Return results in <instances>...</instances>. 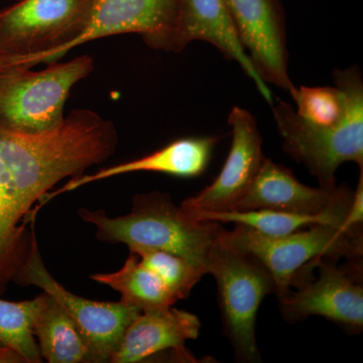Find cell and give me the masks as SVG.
<instances>
[{
    "label": "cell",
    "instance_id": "obj_1",
    "mask_svg": "<svg viewBox=\"0 0 363 363\" xmlns=\"http://www.w3.org/2000/svg\"><path fill=\"white\" fill-rule=\"evenodd\" d=\"M111 121L76 109L57 130L28 135L0 130V294L30 253L33 222L45 194L116 152Z\"/></svg>",
    "mask_w": 363,
    "mask_h": 363
},
{
    "label": "cell",
    "instance_id": "obj_2",
    "mask_svg": "<svg viewBox=\"0 0 363 363\" xmlns=\"http://www.w3.org/2000/svg\"><path fill=\"white\" fill-rule=\"evenodd\" d=\"M130 213L111 218L104 210L81 208L82 220L96 228L98 240L180 255L207 274L208 259L220 240L221 223L199 220L174 204L169 195L150 192L136 196Z\"/></svg>",
    "mask_w": 363,
    "mask_h": 363
},
{
    "label": "cell",
    "instance_id": "obj_3",
    "mask_svg": "<svg viewBox=\"0 0 363 363\" xmlns=\"http://www.w3.org/2000/svg\"><path fill=\"white\" fill-rule=\"evenodd\" d=\"M91 0H18L0 11L1 68H32L63 58L82 35Z\"/></svg>",
    "mask_w": 363,
    "mask_h": 363
},
{
    "label": "cell",
    "instance_id": "obj_4",
    "mask_svg": "<svg viewBox=\"0 0 363 363\" xmlns=\"http://www.w3.org/2000/svg\"><path fill=\"white\" fill-rule=\"evenodd\" d=\"M92 57L49 64L43 71L21 66L0 68V130L44 135L57 130L66 116L72 88L92 73Z\"/></svg>",
    "mask_w": 363,
    "mask_h": 363
},
{
    "label": "cell",
    "instance_id": "obj_5",
    "mask_svg": "<svg viewBox=\"0 0 363 363\" xmlns=\"http://www.w3.org/2000/svg\"><path fill=\"white\" fill-rule=\"evenodd\" d=\"M207 274L216 279L223 333L236 360L262 362L255 326L262 301L269 294L276 295L271 274L259 260L227 245L221 238L210 252Z\"/></svg>",
    "mask_w": 363,
    "mask_h": 363
},
{
    "label": "cell",
    "instance_id": "obj_6",
    "mask_svg": "<svg viewBox=\"0 0 363 363\" xmlns=\"http://www.w3.org/2000/svg\"><path fill=\"white\" fill-rule=\"evenodd\" d=\"M221 240L266 267L276 284L277 296L286 291L297 272L313 260L359 259L363 253L362 233L333 224H317L281 236L264 235L235 224L233 230L224 229Z\"/></svg>",
    "mask_w": 363,
    "mask_h": 363
},
{
    "label": "cell",
    "instance_id": "obj_7",
    "mask_svg": "<svg viewBox=\"0 0 363 363\" xmlns=\"http://www.w3.org/2000/svg\"><path fill=\"white\" fill-rule=\"evenodd\" d=\"M320 257L294 276L290 286L279 294V307L286 321H305L321 316L346 330L360 333L363 328L362 260Z\"/></svg>",
    "mask_w": 363,
    "mask_h": 363
},
{
    "label": "cell",
    "instance_id": "obj_8",
    "mask_svg": "<svg viewBox=\"0 0 363 363\" xmlns=\"http://www.w3.org/2000/svg\"><path fill=\"white\" fill-rule=\"evenodd\" d=\"M272 111L284 150L305 164L322 187L336 185L335 173L343 162H355L362 171L363 94L353 100L341 123L330 126L308 123L284 101L272 107Z\"/></svg>",
    "mask_w": 363,
    "mask_h": 363
},
{
    "label": "cell",
    "instance_id": "obj_9",
    "mask_svg": "<svg viewBox=\"0 0 363 363\" xmlns=\"http://www.w3.org/2000/svg\"><path fill=\"white\" fill-rule=\"evenodd\" d=\"M13 281L35 286L52 296L67 312L89 344L94 362H109L128 327L140 311L123 302H96L69 292L48 272L35 231L30 253Z\"/></svg>",
    "mask_w": 363,
    "mask_h": 363
},
{
    "label": "cell",
    "instance_id": "obj_10",
    "mask_svg": "<svg viewBox=\"0 0 363 363\" xmlns=\"http://www.w3.org/2000/svg\"><path fill=\"white\" fill-rule=\"evenodd\" d=\"M233 128L230 150L211 185L181 204L188 213L230 211L252 186L264 162L262 138L250 111L234 107L228 117Z\"/></svg>",
    "mask_w": 363,
    "mask_h": 363
},
{
    "label": "cell",
    "instance_id": "obj_11",
    "mask_svg": "<svg viewBox=\"0 0 363 363\" xmlns=\"http://www.w3.org/2000/svg\"><path fill=\"white\" fill-rule=\"evenodd\" d=\"M241 45L266 83L292 94L288 72L286 21L279 0H224Z\"/></svg>",
    "mask_w": 363,
    "mask_h": 363
},
{
    "label": "cell",
    "instance_id": "obj_12",
    "mask_svg": "<svg viewBox=\"0 0 363 363\" xmlns=\"http://www.w3.org/2000/svg\"><path fill=\"white\" fill-rule=\"evenodd\" d=\"M353 193L344 187H309L291 169L264 157L247 192L233 210H272L286 213L318 215L350 209Z\"/></svg>",
    "mask_w": 363,
    "mask_h": 363
},
{
    "label": "cell",
    "instance_id": "obj_13",
    "mask_svg": "<svg viewBox=\"0 0 363 363\" xmlns=\"http://www.w3.org/2000/svg\"><path fill=\"white\" fill-rule=\"evenodd\" d=\"M196 40L210 43L225 58L240 64L260 95L267 104L274 105V95L241 45L224 0H180L175 25L162 51L182 52Z\"/></svg>",
    "mask_w": 363,
    "mask_h": 363
},
{
    "label": "cell",
    "instance_id": "obj_14",
    "mask_svg": "<svg viewBox=\"0 0 363 363\" xmlns=\"http://www.w3.org/2000/svg\"><path fill=\"white\" fill-rule=\"evenodd\" d=\"M180 0H91L89 18L72 49L111 35L138 33L162 50L176 23Z\"/></svg>",
    "mask_w": 363,
    "mask_h": 363
},
{
    "label": "cell",
    "instance_id": "obj_15",
    "mask_svg": "<svg viewBox=\"0 0 363 363\" xmlns=\"http://www.w3.org/2000/svg\"><path fill=\"white\" fill-rule=\"evenodd\" d=\"M200 330L199 318L174 306L140 312L124 332L109 362H143L167 350L175 351L186 362H194L185 344L199 337Z\"/></svg>",
    "mask_w": 363,
    "mask_h": 363
},
{
    "label": "cell",
    "instance_id": "obj_16",
    "mask_svg": "<svg viewBox=\"0 0 363 363\" xmlns=\"http://www.w3.org/2000/svg\"><path fill=\"white\" fill-rule=\"evenodd\" d=\"M218 140L216 136L180 138L140 159L99 169L91 175L82 174L71 178L58 190L48 193L43 199L42 205L51 201L57 196L71 192L87 184L136 172H152L181 178L202 175L209 164L212 152Z\"/></svg>",
    "mask_w": 363,
    "mask_h": 363
},
{
    "label": "cell",
    "instance_id": "obj_17",
    "mask_svg": "<svg viewBox=\"0 0 363 363\" xmlns=\"http://www.w3.org/2000/svg\"><path fill=\"white\" fill-rule=\"evenodd\" d=\"M33 335L50 363L94 362L89 344L65 310L49 294L35 298Z\"/></svg>",
    "mask_w": 363,
    "mask_h": 363
},
{
    "label": "cell",
    "instance_id": "obj_18",
    "mask_svg": "<svg viewBox=\"0 0 363 363\" xmlns=\"http://www.w3.org/2000/svg\"><path fill=\"white\" fill-rule=\"evenodd\" d=\"M91 279L117 291L121 296V302L140 312L169 307L178 301L159 277L143 266L133 252L119 271L93 274Z\"/></svg>",
    "mask_w": 363,
    "mask_h": 363
},
{
    "label": "cell",
    "instance_id": "obj_19",
    "mask_svg": "<svg viewBox=\"0 0 363 363\" xmlns=\"http://www.w3.org/2000/svg\"><path fill=\"white\" fill-rule=\"evenodd\" d=\"M348 210L326 212V213L318 215L286 213V212L272 211V210H250V211L230 210V211L215 212V213L189 214L199 220L214 221L221 224H240V225L250 227L264 235L281 236L295 233L307 227L317 225V224H333V225L344 226L348 229L346 227Z\"/></svg>",
    "mask_w": 363,
    "mask_h": 363
},
{
    "label": "cell",
    "instance_id": "obj_20",
    "mask_svg": "<svg viewBox=\"0 0 363 363\" xmlns=\"http://www.w3.org/2000/svg\"><path fill=\"white\" fill-rule=\"evenodd\" d=\"M35 298L11 302L0 298V346L18 353L23 362H43L33 330Z\"/></svg>",
    "mask_w": 363,
    "mask_h": 363
},
{
    "label": "cell",
    "instance_id": "obj_21",
    "mask_svg": "<svg viewBox=\"0 0 363 363\" xmlns=\"http://www.w3.org/2000/svg\"><path fill=\"white\" fill-rule=\"evenodd\" d=\"M130 252L135 253L143 266L159 277L177 300L187 298L206 274L199 267L174 253L149 248H138Z\"/></svg>",
    "mask_w": 363,
    "mask_h": 363
},
{
    "label": "cell",
    "instance_id": "obj_22",
    "mask_svg": "<svg viewBox=\"0 0 363 363\" xmlns=\"http://www.w3.org/2000/svg\"><path fill=\"white\" fill-rule=\"evenodd\" d=\"M363 169L360 171L357 190L353 193L350 210L346 217V227L357 233H363Z\"/></svg>",
    "mask_w": 363,
    "mask_h": 363
},
{
    "label": "cell",
    "instance_id": "obj_23",
    "mask_svg": "<svg viewBox=\"0 0 363 363\" xmlns=\"http://www.w3.org/2000/svg\"><path fill=\"white\" fill-rule=\"evenodd\" d=\"M23 362L20 355L9 348L0 346V363H18Z\"/></svg>",
    "mask_w": 363,
    "mask_h": 363
},
{
    "label": "cell",
    "instance_id": "obj_24",
    "mask_svg": "<svg viewBox=\"0 0 363 363\" xmlns=\"http://www.w3.org/2000/svg\"><path fill=\"white\" fill-rule=\"evenodd\" d=\"M0 68H1V57H0Z\"/></svg>",
    "mask_w": 363,
    "mask_h": 363
}]
</instances>
